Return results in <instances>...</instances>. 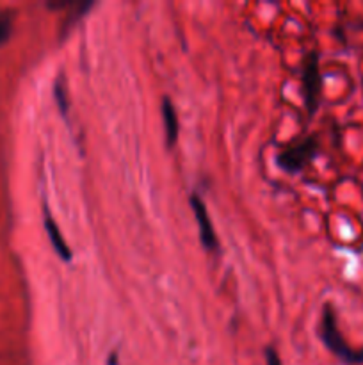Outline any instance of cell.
Masks as SVG:
<instances>
[{
  "label": "cell",
  "mask_w": 363,
  "mask_h": 365,
  "mask_svg": "<svg viewBox=\"0 0 363 365\" xmlns=\"http://www.w3.org/2000/svg\"><path fill=\"white\" fill-rule=\"evenodd\" d=\"M320 339H322L324 346L347 365H363V348L354 349L345 342L342 337L340 330H338L337 314H335L333 305H324L322 309V319H320Z\"/></svg>",
  "instance_id": "1"
},
{
  "label": "cell",
  "mask_w": 363,
  "mask_h": 365,
  "mask_svg": "<svg viewBox=\"0 0 363 365\" xmlns=\"http://www.w3.org/2000/svg\"><path fill=\"white\" fill-rule=\"evenodd\" d=\"M317 153H319V141L317 138L310 135V138L292 143L287 148L281 150L278 155V164L288 173H299L315 159Z\"/></svg>",
  "instance_id": "2"
},
{
  "label": "cell",
  "mask_w": 363,
  "mask_h": 365,
  "mask_svg": "<svg viewBox=\"0 0 363 365\" xmlns=\"http://www.w3.org/2000/svg\"><path fill=\"white\" fill-rule=\"evenodd\" d=\"M320 95H322V75L319 68V53L310 52L302 64V96L308 116H313L319 109Z\"/></svg>",
  "instance_id": "3"
},
{
  "label": "cell",
  "mask_w": 363,
  "mask_h": 365,
  "mask_svg": "<svg viewBox=\"0 0 363 365\" xmlns=\"http://www.w3.org/2000/svg\"><path fill=\"white\" fill-rule=\"evenodd\" d=\"M191 207L192 212H194L196 223H198L199 227V239H201V245L205 246L209 252H214V250H217V246H219L216 230H214L212 220H210V214L209 210H206L205 203H203V200L199 198L196 192L191 195Z\"/></svg>",
  "instance_id": "4"
},
{
  "label": "cell",
  "mask_w": 363,
  "mask_h": 365,
  "mask_svg": "<svg viewBox=\"0 0 363 365\" xmlns=\"http://www.w3.org/2000/svg\"><path fill=\"white\" fill-rule=\"evenodd\" d=\"M43 220H45L46 234H48L50 242H52L56 253L64 260V262H71V259H73V252H71V248L68 246V242L64 241L63 234H60L59 227H57V223H56V220L52 217V214H50L46 209H45V216H43Z\"/></svg>",
  "instance_id": "5"
},
{
  "label": "cell",
  "mask_w": 363,
  "mask_h": 365,
  "mask_svg": "<svg viewBox=\"0 0 363 365\" xmlns=\"http://www.w3.org/2000/svg\"><path fill=\"white\" fill-rule=\"evenodd\" d=\"M162 121H164V130H166V143L173 146L178 139V116L174 110L173 102L169 98L162 100Z\"/></svg>",
  "instance_id": "6"
},
{
  "label": "cell",
  "mask_w": 363,
  "mask_h": 365,
  "mask_svg": "<svg viewBox=\"0 0 363 365\" xmlns=\"http://www.w3.org/2000/svg\"><path fill=\"white\" fill-rule=\"evenodd\" d=\"M53 98H56V103L57 107H59L60 113L66 116L68 114V107H70V103H68V93H66V88H64V84L60 82V78H57L56 84H53Z\"/></svg>",
  "instance_id": "7"
},
{
  "label": "cell",
  "mask_w": 363,
  "mask_h": 365,
  "mask_svg": "<svg viewBox=\"0 0 363 365\" xmlns=\"http://www.w3.org/2000/svg\"><path fill=\"white\" fill-rule=\"evenodd\" d=\"M11 31H13V14L9 11H0V45L9 39Z\"/></svg>",
  "instance_id": "8"
},
{
  "label": "cell",
  "mask_w": 363,
  "mask_h": 365,
  "mask_svg": "<svg viewBox=\"0 0 363 365\" xmlns=\"http://www.w3.org/2000/svg\"><path fill=\"white\" fill-rule=\"evenodd\" d=\"M265 364L267 365H283L281 364V359L280 355H278V351L274 348H270V346H267L265 348Z\"/></svg>",
  "instance_id": "9"
},
{
  "label": "cell",
  "mask_w": 363,
  "mask_h": 365,
  "mask_svg": "<svg viewBox=\"0 0 363 365\" xmlns=\"http://www.w3.org/2000/svg\"><path fill=\"white\" fill-rule=\"evenodd\" d=\"M107 365H117V355H116V353L109 355V362H107Z\"/></svg>",
  "instance_id": "10"
}]
</instances>
